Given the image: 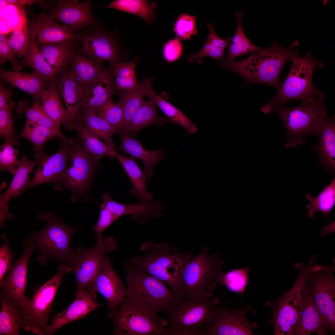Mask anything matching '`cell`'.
Masks as SVG:
<instances>
[{"label":"cell","mask_w":335,"mask_h":335,"mask_svg":"<svg viewBox=\"0 0 335 335\" xmlns=\"http://www.w3.org/2000/svg\"><path fill=\"white\" fill-rule=\"evenodd\" d=\"M10 87L7 89L5 85L2 83L0 85V110L6 108L11 102V97L13 94Z\"/></svg>","instance_id":"obj_59"},{"label":"cell","mask_w":335,"mask_h":335,"mask_svg":"<svg viewBox=\"0 0 335 335\" xmlns=\"http://www.w3.org/2000/svg\"><path fill=\"white\" fill-rule=\"evenodd\" d=\"M247 308L233 310L219 307L211 323L204 330L203 335H253L246 316Z\"/></svg>","instance_id":"obj_22"},{"label":"cell","mask_w":335,"mask_h":335,"mask_svg":"<svg viewBox=\"0 0 335 335\" xmlns=\"http://www.w3.org/2000/svg\"><path fill=\"white\" fill-rule=\"evenodd\" d=\"M75 300L61 312L55 315L44 335H51L60 328L74 321L84 318L99 306L86 290H77Z\"/></svg>","instance_id":"obj_24"},{"label":"cell","mask_w":335,"mask_h":335,"mask_svg":"<svg viewBox=\"0 0 335 335\" xmlns=\"http://www.w3.org/2000/svg\"><path fill=\"white\" fill-rule=\"evenodd\" d=\"M58 150L48 156L39 165L34 177L25 187L24 191L36 185L45 183L54 184L55 188L62 190V183L67 170V165L71 159L73 139L67 141L61 138Z\"/></svg>","instance_id":"obj_16"},{"label":"cell","mask_w":335,"mask_h":335,"mask_svg":"<svg viewBox=\"0 0 335 335\" xmlns=\"http://www.w3.org/2000/svg\"><path fill=\"white\" fill-rule=\"evenodd\" d=\"M3 1L8 5L16 4L22 6L25 5L31 6L35 4L41 5L44 4L43 1L39 0H5Z\"/></svg>","instance_id":"obj_60"},{"label":"cell","mask_w":335,"mask_h":335,"mask_svg":"<svg viewBox=\"0 0 335 335\" xmlns=\"http://www.w3.org/2000/svg\"><path fill=\"white\" fill-rule=\"evenodd\" d=\"M312 259L307 264L297 263L294 267L298 270L296 281L288 291L280 297L273 306L274 334L291 335L298 320L301 293L306 282L308 273L314 262Z\"/></svg>","instance_id":"obj_12"},{"label":"cell","mask_w":335,"mask_h":335,"mask_svg":"<svg viewBox=\"0 0 335 335\" xmlns=\"http://www.w3.org/2000/svg\"><path fill=\"white\" fill-rule=\"evenodd\" d=\"M141 249L143 255L131 257L125 266L144 272L168 284L176 297L181 298L183 271L192 255L171 248L166 243L148 242Z\"/></svg>","instance_id":"obj_1"},{"label":"cell","mask_w":335,"mask_h":335,"mask_svg":"<svg viewBox=\"0 0 335 335\" xmlns=\"http://www.w3.org/2000/svg\"><path fill=\"white\" fill-rule=\"evenodd\" d=\"M92 7L90 0L81 2L76 0H59L49 15L55 20L60 21L78 32L96 23Z\"/></svg>","instance_id":"obj_20"},{"label":"cell","mask_w":335,"mask_h":335,"mask_svg":"<svg viewBox=\"0 0 335 335\" xmlns=\"http://www.w3.org/2000/svg\"><path fill=\"white\" fill-rule=\"evenodd\" d=\"M299 316L291 335H309L314 333L318 335L327 333V327L324 318L315 301L307 280L301 293Z\"/></svg>","instance_id":"obj_19"},{"label":"cell","mask_w":335,"mask_h":335,"mask_svg":"<svg viewBox=\"0 0 335 335\" xmlns=\"http://www.w3.org/2000/svg\"><path fill=\"white\" fill-rule=\"evenodd\" d=\"M101 63L76 51L69 69L83 91L94 81L101 76L107 70Z\"/></svg>","instance_id":"obj_34"},{"label":"cell","mask_w":335,"mask_h":335,"mask_svg":"<svg viewBox=\"0 0 335 335\" xmlns=\"http://www.w3.org/2000/svg\"><path fill=\"white\" fill-rule=\"evenodd\" d=\"M86 290L93 298L96 293L101 294L107 301L110 312L113 313L123 302L126 289L107 257Z\"/></svg>","instance_id":"obj_17"},{"label":"cell","mask_w":335,"mask_h":335,"mask_svg":"<svg viewBox=\"0 0 335 335\" xmlns=\"http://www.w3.org/2000/svg\"><path fill=\"white\" fill-rule=\"evenodd\" d=\"M101 198L104 206L118 218L126 215H131L132 219L141 223L150 218L161 217V212L163 208V203L152 200L136 204H125L114 200L107 193L102 194Z\"/></svg>","instance_id":"obj_25"},{"label":"cell","mask_w":335,"mask_h":335,"mask_svg":"<svg viewBox=\"0 0 335 335\" xmlns=\"http://www.w3.org/2000/svg\"><path fill=\"white\" fill-rule=\"evenodd\" d=\"M158 6L154 2L148 3L145 0H115L106 8L118 10L135 15L142 18L147 23L151 24L155 19V10Z\"/></svg>","instance_id":"obj_44"},{"label":"cell","mask_w":335,"mask_h":335,"mask_svg":"<svg viewBox=\"0 0 335 335\" xmlns=\"http://www.w3.org/2000/svg\"><path fill=\"white\" fill-rule=\"evenodd\" d=\"M248 272L247 269L242 268L223 273L220 281L232 291L242 292L247 284Z\"/></svg>","instance_id":"obj_52"},{"label":"cell","mask_w":335,"mask_h":335,"mask_svg":"<svg viewBox=\"0 0 335 335\" xmlns=\"http://www.w3.org/2000/svg\"><path fill=\"white\" fill-rule=\"evenodd\" d=\"M115 157L121 164L130 180L132 185L131 193L139 198L141 202L152 201V194L146 188L147 181L143 172L137 165L135 158L122 156L117 152Z\"/></svg>","instance_id":"obj_36"},{"label":"cell","mask_w":335,"mask_h":335,"mask_svg":"<svg viewBox=\"0 0 335 335\" xmlns=\"http://www.w3.org/2000/svg\"><path fill=\"white\" fill-rule=\"evenodd\" d=\"M125 297L118 310L109 312L114 334L118 335H168V321Z\"/></svg>","instance_id":"obj_8"},{"label":"cell","mask_w":335,"mask_h":335,"mask_svg":"<svg viewBox=\"0 0 335 335\" xmlns=\"http://www.w3.org/2000/svg\"><path fill=\"white\" fill-rule=\"evenodd\" d=\"M12 144L5 142L0 146V169L4 172H8L14 174L20 161L17 158L18 151Z\"/></svg>","instance_id":"obj_54"},{"label":"cell","mask_w":335,"mask_h":335,"mask_svg":"<svg viewBox=\"0 0 335 335\" xmlns=\"http://www.w3.org/2000/svg\"><path fill=\"white\" fill-rule=\"evenodd\" d=\"M306 198L310 203L306 205L308 216L310 218L314 216L316 212L323 214L328 221V215L335 205V177L319 193L316 197L307 194Z\"/></svg>","instance_id":"obj_42"},{"label":"cell","mask_w":335,"mask_h":335,"mask_svg":"<svg viewBox=\"0 0 335 335\" xmlns=\"http://www.w3.org/2000/svg\"><path fill=\"white\" fill-rule=\"evenodd\" d=\"M0 76L1 79L9 83L12 88H17L30 94L35 101L39 103L41 101L43 92L49 84L47 81L35 72L28 74L9 71L1 68Z\"/></svg>","instance_id":"obj_31"},{"label":"cell","mask_w":335,"mask_h":335,"mask_svg":"<svg viewBox=\"0 0 335 335\" xmlns=\"http://www.w3.org/2000/svg\"><path fill=\"white\" fill-rule=\"evenodd\" d=\"M38 214L41 220L47 221V224L41 231L31 232L23 245L32 244L38 249L37 260L42 266L53 260L64 263L72 252L70 242L76 228L67 225L51 212Z\"/></svg>","instance_id":"obj_6"},{"label":"cell","mask_w":335,"mask_h":335,"mask_svg":"<svg viewBox=\"0 0 335 335\" xmlns=\"http://www.w3.org/2000/svg\"><path fill=\"white\" fill-rule=\"evenodd\" d=\"M149 79L141 81L132 89L119 93L118 102L122 106L123 113L118 134L122 132L130 135L133 118L144 100L145 87Z\"/></svg>","instance_id":"obj_33"},{"label":"cell","mask_w":335,"mask_h":335,"mask_svg":"<svg viewBox=\"0 0 335 335\" xmlns=\"http://www.w3.org/2000/svg\"><path fill=\"white\" fill-rule=\"evenodd\" d=\"M7 42L16 56L20 59L23 57L36 42L35 37H33L30 32L25 17L7 38Z\"/></svg>","instance_id":"obj_48"},{"label":"cell","mask_w":335,"mask_h":335,"mask_svg":"<svg viewBox=\"0 0 335 335\" xmlns=\"http://www.w3.org/2000/svg\"><path fill=\"white\" fill-rule=\"evenodd\" d=\"M79 33L81 46L78 51L98 62L108 61L114 67L120 62L118 44L113 37L97 22Z\"/></svg>","instance_id":"obj_15"},{"label":"cell","mask_w":335,"mask_h":335,"mask_svg":"<svg viewBox=\"0 0 335 335\" xmlns=\"http://www.w3.org/2000/svg\"><path fill=\"white\" fill-rule=\"evenodd\" d=\"M206 247L186 264L182 278L181 298L212 293L215 282L220 281L224 264L216 254H209Z\"/></svg>","instance_id":"obj_9"},{"label":"cell","mask_w":335,"mask_h":335,"mask_svg":"<svg viewBox=\"0 0 335 335\" xmlns=\"http://www.w3.org/2000/svg\"><path fill=\"white\" fill-rule=\"evenodd\" d=\"M61 96L56 83L51 82L49 83L41 97L42 105L45 112L60 127L62 123L63 126L65 125L69 119L67 110L63 105Z\"/></svg>","instance_id":"obj_39"},{"label":"cell","mask_w":335,"mask_h":335,"mask_svg":"<svg viewBox=\"0 0 335 335\" xmlns=\"http://www.w3.org/2000/svg\"><path fill=\"white\" fill-rule=\"evenodd\" d=\"M332 266L313 264L308 273L307 281L314 300L324 318L328 329L335 328V279L334 261Z\"/></svg>","instance_id":"obj_13"},{"label":"cell","mask_w":335,"mask_h":335,"mask_svg":"<svg viewBox=\"0 0 335 335\" xmlns=\"http://www.w3.org/2000/svg\"><path fill=\"white\" fill-rule=\"evenodd\" d=\"M298 55L293 58L290 71L285 80L276 89V95L261 108L265 114L270 113L274 106L285 107L286 102L290 100H298L304 103L324 97L323 92L315 88L312 83L315 69L324 67V64L317 60L310 52L302 57Z\"/></svg>","instance_id":"obj_3"},{"label":"cell","mask_w":335,"mask_h":335,"mask_svg":"<svg viewBox=\"0 0 335 335\" xmlns=\"http://www.w3.org/2000/svg\"><path fill=\"white\" fill-rule=\"evenodd\" d=\"M56 136L57 134L49 128L26 119L23 130L17 136L29 141L34 146L35 158L43 161L48 157L43 151L45 144Z\"/></svg>","instance_id":"obj_40"},{"label":"cell","mask_w":335,"mask_h":335,"mask_svg":"<svg viewBox=\"0 0 335 335\" xmlns=\"http://www.w3.org/2000/svg\"><path fill=\"white\" fill-rule=\"evenodd\" d=\"M56 83L69 116V120L66 125L78 115L82 109L84 91L69 68L58 75Z\"/></svg>","instance_id":"obj_28"},{"label":"cell","mask_w":335,"mask_h":335,"mask_svg":"<svg viewBox=\"0 0 335 335\" xmlns=\"http://www.w3.org/2000/svg\"><path fill=\"white\" fill-rule=\"evenodd\" d=\"M17 111L18 114H23L26 119L34 122L46 127L55 132L60 138L67 141H72V138L68 139L61 133L60 127L52 121L45 112L43 105L37 101L31 106H28L26 101H20L19 103Z\"/></svg>","instance_id":"obj_47"},{"label":"cell","mask_w":335,"mask_h":335,"mask_svg":"<svg viewBox=\"0 0 335 335\" xmlns=\"http://www.w3.org/2000/svg\"><path fill=\"white\" fill-rule=\"evenodd\" d=\"M0 299V335H20L24 320L23 310L10 299L1 295Z\"/></svg>","instance_id":"obj_35"},{"label":"cell","mask_w":335,"mask_h":335,"mask_svg":"<svg viewBox=\"0 0 335 335\" xmlns=\"http://www.w3.org/2000/svg\"><path fill=\"white\" fill-rule=\"evenodd\" d=\"M65 128L77 132L79 138L95 162L97 163L104 156L110 159L115 157L117 152L114 147L101 141L78 116L71 120Z\"/></svg>","instance_id":"obj_30"},{"label":"cell","mask_w":335,"mask_h":335,"mask_svg":"<svg viewBox=\"0 0 335 335\" xmlns=\"http://www.w3.org/2000/svg\"><path fill=\"white\" fill-rule=\"evenodd\" d=\"M207 25L209 29V33L206 42L199 51L188 57V61L189 63L196 59L200 63L205 56L222 61L225 60L224 51L230 43L231 38L229 37L223 39L220 37L215 32L214 26L212 24L208 23Z\"/></svg>","instance_id":"obj_41"},{"label":"cell","mask_w":335,"mask_h":335,"mask_svg":"<svg viewBox=\"0 0 335 335\" xmlns=\"http://www.w3.org/2000/svg\"><path fill=\"white\" fill-rule=\"evenodd\" d=\"M72 271L64 263L59 266L56 274L44 284L29 298L26 296L22 328L32 333L44 335L49 324L53 302L65 275Z\"/></svg>","instance_id":"obj_10"},{"label":"cell","mask_w":335,"mask_h":335,"mask_svg":"<svg viewBox=\"0 0 335 335\" xmlns=\"http://www.w3.org/2000/svg\"><path fill=\"white\" fill-rule=\"evenodd\" d=\"M77 116L96 136L114 147L112 139L113 135L115 133L114 130L105 120L97 115L94 109L82 108Z\"/></svg>","instance_id":"obj_45"},{"label":"cell","mask_w":335,"mask_h":335,"mask_svg":"<svg viewBox=\"0 0 335 335\" xmlns=\"http://www.w3.org/2000/svg\"><path fill=\"white\" fill-rule=\"evenodd\" d=\"M299 43L294 41L288 48L275 41L272 46L240 60H234L221 67L240 75L247 83H261L276 89L280 85L279 77L286 63L292 61L298 51L294 49Z\"/></svg>","instance_id":"obj_2"},{"label":"cell","mask_w":335,"mask_h":335,"mask_svg":"<svg viewBox=\"0 0 335 335\" xmlns=\"http://www.w3.org/2000/svg\"><path fill=\"white\" fill-rule=\"evenodd\" d=\"M117 246L114 237H103L100 234L97 235V243L94 247L72 249L64 264L74 273L77 290H86L107 257L106 252L116 249Z\"/></svg>","instance_id":"obj_11"},{"label":"cell","mask_w":335,"mask_h":335,"mask_svg":"<svg viewBox=\"0 0 335 335\" xmlns=\"http://www.w3.org/2000/svg\"><path fill=\"white\" fill-rule=\"evenodd\" d=\"M36 42L30 47L21 62L22 66L32 68L34 72L49 83H56L58 75L40 51Z\"/></svg>","instance_id":"obj_46"},{"label":"cell","mask_w":335,"mask_h":335,"mask_svg":"<svg viewBox=\"0 0 335 335\" xmlns=\"http://www.w3.org/2000/svg\"><path fill=\"white\" fill-rule=\"evenodd\" d=\"M14 52L9 46L7 35L1 33L0 34V64L7 60L9 61L14 71H20L23 66L21 62L16 58Z\"/></svg>","instance_id":"obj_55"},{"label":"cell","mask_w":335,"mask_h":335,"mask_svg":"<svg viewBox=\"0 0 335 335\" xmlns=\"http://www.w3.org/2000/svg\"><path fill=\"white\" fill-rule=\"evenodd\" d=\"M29 29L32 35L37 36L38 45L42 44L79 41V33L65 25L57 23L49 14L41 13L31 20Z\"/></svg>","instance_id":"obj_21"},{"label":"cell","mask_w":335,"mask_h":335,"mask_svg":"<svg viewBox=\"0 0 335 335\" xmlns=\"http://www.w3.org/2000/svg\"><path fill=\"white\" fill-rule=\"evenodd\" d=\"M118 218L107 209L102 203L100 205L99 219L93 228L97 235L101 234L109 226Z\"/></svg>","instance_id":"obj_58"},{"label":"cell","mask_w":335,"mask_h":335,"mask_svg":"<svg viewBox=\"0 0 335 335\" xmlns=\"http://www.w3.org/2000/svg\"><path fill=\"white\" fill-rule=\"evenodd\" d=\"M136 61L119 62L113 68L116 90L128 91L136 87L138 83L136 73Z\"/></svg>","instance_id":"obj_49"},{"label":"cell","mask_w":335,"mask_h":335,"mask_svg":"<svg viewBox=\"0 0 335 335\" xmlns=\"http://www.w3.org/2000/svg\"><path fill=\"white\" fill-rule=\"evenodd\" d=\"M36 248L32 244L25 246L20 258L12 264L7 277L0 284L1 295L12 300L21 308L24 314L26 296H25L27 282V273L29 260Z\"/></svg>","instance_id":"obj_18"},{"label":"cell","mask_w":335,"mask_h":335,"mask_svg":"<svg viewBox=\"0 0 335 335\" xmlns=\"http://www.w3.org/2000/svg\"><path fill=\"white\" fill-rule=\"evenodd\" d=\"M183 45L181 40L176 38L170 40L166 43L163 50L164 59L168 62H172L178 59L182 53Z\"/></svg>","instance_id":"obj_57"},{"label":"cell","mask_w":335,"mask_h":335,"mask_svg":"<svg viewBox=\"0 0 335 335\" xmlns=\"http://www.w3.org/2000/svg\"><path fill=\"white\" fill-rule=\"evenodd\" d=\"M2 238L4 243L0 248V284L11 265L13 260L14 254L9 248V241L5 234H3Z\"/></svg>","instance_id":"obj_56"},{"label":"cell","mask_w":335,"mask_h":335,"mask_svg":"<svg viewBox=\"0 0 335 335\" xmlns=\"http://www.w3.org/2000/svg\"><path fill=\"white\" fill-rule=\"evenodd\" d=\"M212 293L177 298L166 311L170 324L168 335H203L219 306Z\"/></svg>","instance_id":"obj_4"},{"label":"cell","mask_w":335,"mask_h":335,"mask_svg":"<svg viewBox=\"0 0 335 335\" xmlns=\"http://www.w3.org/2000/svg\"><path fill=\"white\" fill-rule=\"evenodd\" d=\"M196 17L186 14H181L176 19L174 30L176 38L181 40L190 39L197 34L195 27Z\"/></svg>","instance_id":"obj_53"},{"label":"cell","mask_w":335,"mask_h":335,"mask_svg":"<svg viewBox=\"0 0 335 335\" xmlns=\"http://www.w3.org/2000/svg\"><path fill=\"white\" fill-rule=\"evenodd\" d=\"M324 99L319 97L293 107L275 106L272 108L270 113L276 114L285 127L286 149L305 144L309 136H318L321 125L327 117Z\"/></svg>","instance_id":"obj_5"},{"label":"cell","mask_w":335,"mask_h":335,"mask_svg":"<svg viewBox=\"0 0 335 335\" xmlns=\"http://www.w3.org/2000/svg\"><path fill=\"white\" fill-rule=\"evenodd\" d=\"M127 270L125 296L140 305L157 314L166 311L177 298L165 283L132 267Z\"/></svg>","instance_id":"obj_7"},{"label":"cell","mask_w":335,"mask_h":335,"mask_svg":"<svg viewBox=\"0 0 335 335\" xmlns=\"http://www.w3.org/2000/svg\"><path fill=\"white\" fill-rule=\"evenodd\" d=\"M15 105V102L11 101L6 108L0 110V137L13 146L19 144L14 127L12 111Z\"/></svg>","instance_id":"obj_51"},{"label":"cell","mask_w":335,"mask_h":335,"mask_svg":"<svg viewBox=\"0 0 335 335\" xmlns=\"http://www.w3.org/2000/svg\"><path fill=\"white\" fill-rule=\"evenodd\" d=\"M81 45L78 41L42 44L39 49L58 76L69 68L76 48Z\"/></svg>","instance_id":"obj_32"},{"label":"cell","mask_w":335,"mask_h":335,"mask_svg":"<svg viewBox=\"0 0 335 335\" xmlns=\"http://www.w3.org/2000/svg\"><path fill=\"white\" fill-rule=\"evenodd\" d=\"M151 81L150 79L147 83L145 89L146 96L156 103L170 122L182 127L189 134L195 133L197 129L195 124L178 109L157 94L152 88Z\"/></svg>","instance_id":"obj_37"},{"label":"cell","mask_w":335,"mask_h":335,"mask_svg":"<svg viewBox=\"0 0 335 335\" xmlns=\"http://www.w3.org/2000/svg\"><path fill=\"white\" fill-rule=\"evenodd\" d=\"M95 112L97 115L111 125L115 133L118 134L123 118V108L121 104L118 102L114 103L111 99L96 108Z\"/></svg>","instance_id":"obj_50"},{"label":"cell","mask_w":335,"mask_h":335,"mask_svg":"<svg viewBox=\"0 0 335 335\" xmlns=\"http://www.w3.org/2000/svg\"><path fill=\"white\" fill-rule=\"evenodd\" d=\"M114 67L110 66L105 73L88 85L83 92L82 108L95 109L112 99L116 91L113 80Z\"/></svg>","instance_id":"obj_29"},{"label":"cell","mask_w":335,"mask_h":335,"mask_svg":"<svg viewBox=\"0 0 335 335\" xmlns=\"http://www.w3.org/2000/svg\"><path fill=\"white\" fill-rule=\"evenodd\" d=\"M156 103L150 99L144 100L135 114L132 120L130 135L135 136L141 129L152 125L161 126L169 122L166 117H160L157 113Z\"/></svg>","instance_id":"obj_43"},{"label":"cell","mask_w":335,"mask_h":335,"mask_svg":"<svg viewBox=\"0 0 335 335\" xmlns=\"http://www.w3.org/2000/svg\"><path fill=\"white\" fill-rule=\"evenodd\" d=\"M70 159L62 189H68L73 192L72 200L73 201L79 196L86 199L97 163L93 161L79 138L74 139Z\"/></svg>","instance_id":"obj_14"},{"label":"cell","mask_w":335,"mask_h":335,"mask_svg":"<svg viewBox=\"0 0 335 335\" xmlns=\"http://www.w3.org/2000/svg\"><path fill=\"white\" fill-rule=\"evenodd\" d=\"M244 12L245 10L243 9L240 12L234 13L237 20V28L229 45L228 56L222 61L220 65L229 64L235 60V59L238 57L259 52L265 49L254 45L245 35L242 24V18Z\"/></svg>","instance_id":"obj_38"},{"label":"cell","mask_w":335,"mask_h":335,"mask_svg":"<svg viewBox=\"0 0 335 335\" xmlns=\"http://www.w3.org/2000/svg\"><path fill=\"white\" fill-rule=\"evenodd\" d=\"M42 160L36 159L32 161L24 155L19 161L11 183L6 191L0 196V224L3 227L6 221L11 219L14 215L9 212L8 204L12 197L16 198L24 191L29 180V174L34 167Z\"/></svg>","instance_id":"obj_23"},{"label":"cell","mask_w":335,"mask_h":335,"mask_svg":"<svg viewBox=\"0 0 335 335\" xmlns=\"http://www.w3.org/2000/svg\"><path fill=\"white\" fill-rule=\"evenodd\" d=\"M119 134L121 143L118 149L122 150L130 155L132 157L141 159L144 165L143 173L147 181L151 180L155 174L154 170V166L163 159L164 148L153 150L144 149L141 141L131 137L127 133L121 132Z\"/></svg>","instance_id":"obj_27"},{"label":"cell","mask_w":335,"mask_h":335,"mask_svg":"<svg viewBox=\"0 0 335 335\" xmlns=\"http://www.w3.org/2000/svg\"><path fill=\"white\" fill-rule=\"evenodd\" d=\"M318 143L312 149L317 154L323 169L332 175L335 174V117H327L322 123L318 135Z\"/></svg>","instance_id":"obj_26"}]
</instances>
